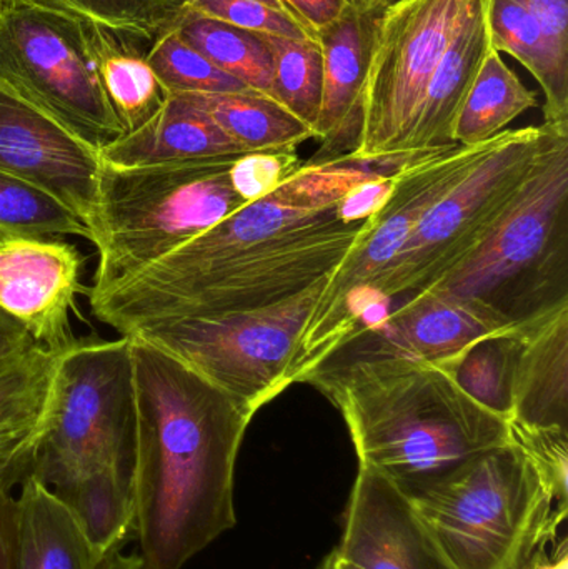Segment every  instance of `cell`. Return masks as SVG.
Returning <instances> with one entry per match:
<instances>
[{
  "mask_svg": "<svg viewBox=\"0 0 568 569\" xmlns=\"http://www.w3.org/2000/svg\"><path fill=\"white\" fill-rule=\"evenodd\" d=\"M490 49L489 0H484L456 33L430 79L419 120L407 143V156L452 146L457 117Z\"/></svg>",
  "mask_w": 568,
  "mask_h": 569,
  "instance_id": "ffe728a7",
  "label": "cell"
},
{
  "mask_svg": "<svg viewBox=\"0 0 568 569\" xmlns=\"http://www.w3.org/2000/svg\"><path fill=\"white\" fill-rule=\"evenodd\" d=\"M147 60L169 96H213L246 92V86L213 66L173 27L163 30L147 50Z\"/></svg>",
  "mask_w": 568,
  "mask_h": 569,
  "instance_id": "1f68e13d",
  "label": "cell"
},
{
  "mask_svg": "<svg viewBox=\"0 0 568 569\" xmlns=\"http://www.w3.org/2000/svg\"><path fill=\"white\" fill-rule=\"evenodd\" d=\"M32 345L36 343L29 333L17 321L0 311V360L22 353Z\"/></svg>",
  "mask_w": 568,
  "mask_h": 569,
  "instance_id": "60d3db41",
  "label": "cell"
},
{
  "mask_svg": "<svg viewBox=\"0 0 568 569\" xmlns=\"http://www.w3.org/2000/svg\"><path fill=\"white\" fill-rule=\"evenodd\" d=\"M100 169L102 159L96 149L0 82L2 172L42 187L92 230Z\"/></svg>",
  "mask_w": 568,
  "mask_h": 569,
  "instance_id": "4fadbf2b",
  "label": "cell"
},
{
  "mask_svg": "<svg viewBox=\"0 0 568 569\" xmlns=\"http://www.w3.org/2000/svg\"><path fill=\"white\" fill-rule=\"evenodd\" d=\"M60 353L36 343L0 360V453L36 447Z\"/></svg>",
  "mask_w": 568,
  "mask_h": 569,
  "instance_id": "7402d4cb",
  "label": "cell"
},
{
  "mask_svg": "<svg viewBox=\"0 0 568 569\" xmlns=\"http://www.w3.org/2000/svg\"><path fill=\"white\" fill-rule=\"evenodd\" d=\"M510 569H568L567 537L540 545L526 560Z\"/></svg>",
  "mask_w": 568,
  "mask_h": 569,
  "instance_id": "f35d334b",
  "label": "cell"
},
{
  "mask_svg": "<svg viewBox=\"0 0 568 569\" xmlns=\"http://www.w3.org/2000/svg\"><path fill=\"white\" fill-rule=\"evenodd\" d=\"M36 447L0 453V491L17 490L32 465Z\"/></svg>",
  "mask_w": 568,
  "mask_h": 569,
  "instance_id": "ab89813d",
  "label": "cell"
},
{
  "mask_svg": "<svg viewBox=\"0 0 568 569\" xmlns=\"http://www.w3.org/2000/svg\"><path fill=\"white\" fill-rule=\"evenodd\" d=\"M100 569H149L143 563L140 555H123L117 553L110 557Z\"/></svg>",
  "mask_w": 568,
  "mask_h": 569,
  "instance_id": "b9f144b4",
  "label": "cell"
},
{
  "mask_svg": "<svg viewBox=\"0 0 568 569\" xmlns=\"http://www.w3.org/2000/svg\"><path fill=\"white\" fill-rule=\"evenodd\" d=\"M509 440L532 461L559 510L568 511V430L507 421Z\"/></svg>",
  "mask_w": 568,
  "mask_h": 569,
  "instance_id": "d6a6232c",
  "label": "cell"
},
{
  "mask_svg": "<svg viewBox=\"0 0 568 569\" xmlns=\"http://www.w3.org/2000/svg\"><path fill=\"white\" fill-rule=\"evenodd\" d=\"M337 555L357 569H454L410 498L359 467Z\"/></svg>",
  "mask_w": 568,
  "mask_h": 569,
  "instance_id": "9a60e30c",
  "label": "cell"
},
{
  "mask_svg": "<svg viewBox=\"0 0 568 569\" xmlns=\"http://www.w3.org/2000/svg\"><path fill=\"white\" fill-rule=\"evenodd\" d=\"M496 139V137H494ZM494 139L479 146H444L409 157L393 172L389 196L367 219L300 335L293 383L370 325L372 290L422 217L486 156Z\"/></svg>",
  "mask_w": 568,
  "mask_h": 569,
  "instance_id": "ba28073f",
  "label": "cell"
},
{
  "mask_svg": "<svg viewBox=\"0 0 568 569\" xmlns=\"http://www.w3.org/2000/svg\"><path fill=\"white\" fill-rule=\"evenodd\" d=\"M239 157L152 167L102 162L92 229L99 263L89 298L127 282L246 207L230 180Z\"/></svg>",
  "mask_w": 568,
  "mask_h": 569,
  "instance_id": "8992f818",
  "label": "cell"
},
{
  "mask_svg": "<svg viewBox=\"0 0 568 569\" xmlns=\"http://www.w3.org/2000/svg\"><path fill=\"white\" fill-rule=\"evenodd\" d=\"M266 40L273 56L272 99L300 122L316 129L323 82L319 40L277 36H266Z\"/></svg>",
  "mask_w": 568,
  "mask_h": 569,
  "instance_id": "f546056e",
  "label": "cell"
},
{
  "mask_svg": "<svg viewBox=\"0 0 568 569\" xmlns=\"http://www.w3.org/2000/svg\"><path fill=\"white\" fill-rule=\"evenodd\" d=\"M327 358L302 383L342 413L359 457L409 497L509 441L506 418L477 403L439 363L387 355Z\"/></svg>",
  "mask_w": 568,
  "mask_h": 569,
  "instance_id": "7a4b0ae2",
  "label": "cell"
},
{
  "mask_svg": "<svg viewBox=\"0 0 568 569\" xmlns=\"http://www.w3.org/2000/svg\"><path fill=\"white\" fill-rule=\"evenodd\" d=\"M519 327L479 338L442 365L470 398L487 410L509 420L512 385L519 353Z\"/></svg>",
  "mask_w": 568,
  "mask_h": 569,
  "instance_id": "83f0119b",
  "label": "cell"
},
{
  "mask_svg": "<svg viewBox=\"0 0 568 569\" xmlns=\"http://www.w3.org/2000/svg\"><path fill=\"white\" fill-rule=\"evenodd\" d=\"M509 328L486 308L429 288L393 305L386 317L353 335L337 351L447 363L479 338Z\"/></svg>",
  "mask_w": 568,
  "mask_h": 569,
  "instance_id": "2e32d148",
  "label": "cell"
},
{
  "mask_svg": "<svg viewBox=\"0 0 568 569\" xmlns=\"http://www.w3.org/2000/svg\"><path fill=\"white\" fill-rule=\"evenodd\" d=\"M296 152L246 153L233 162L230 180L247 203L272 193L300 169Z\"/></svg>",
  "mask_w": 568,
  "mask_h": 569,
  "instance_id": "e575fe53",
  "label": "cell"
},
{
  "mask_svg": "<svg viewBox=\"0 0 568 569\" xmlns=\"http://www.w3.org/2000/svg\"><path fill=\"white\" fill-rule=\"evenodd\" d=\"M247 153L296 152L316 133L272 97L246 92L190 96Z\"/></svg>",
  "mask_w": 568,
  "mask_h": 569,
  "instance_id": "cb8c5ba5",
  "label": "cell"
},
{
  "mask_svg": "<svg viewBox=\"0 0 568 569\" xmlns=\"http://www.w3.org/2000/svg\"><path fill=\"white\" fill-rule=\"evenodd\" d=\"M132 338L136 541L149 569H183L237 523L233 477L252 415Z\"/></svg>",
  "mask_w": 568,
  "mask_h": 569,
  "instance_id": "6da1fadb",
  "label": "cell"
},
{
  "mask_svg": "<svg viewBox=\"0 0 568 569\" xmlns=\"http://www.w3.org/2000/svg\"><path fill=\"white\" fill-rule=\"evenodd\" d=\"M454 569H510L556 540L567 511L514 441L409 495Z\"/></svg>",
  "mask_w": 568,
  "mask_h": 569,
  "instance_id": "52a82bcc",
  "label": "cell"
},
{
  "mask_svg": "<svg viewBox=\"0 0 568 569\" xmlns=\"http://www.w3.org/2000/svg\"><path fill=\"white\" fill-rule=\"evenodd\" d=\"M190 96H167L162 109L140 129L100 152L113 167L172 166L246 156Z\"/></svg>",
  "mask_w": 568,
  "mask_h": 569,
  "instance_id": "d6986e66",
  "label": "cell"
},
{
  "mask_svg": "<svg viewBox=\"0 0 568 569\" xmlns=\"http://www.w3.org/2000/svg\"><path fill=\"white\" fill-rule=\"evenodd\" d=\"M172 27L213 66L247 89L272 97L273 56L266 36L209 19L183 6Z\"/></svg>",
  "mask_w": 568,
  "mask_h": 569,
  "instance_id": "484cf974",
  "label": "cell"
},
{
  "mask_svg": "<svg viewBox=\"0 0 568 569\" xmlns=\"http://www.w3.org/2000/svg\"><path fill=\"white\" fill-rule=\"evenodd\" d=\"M3 0H0V12H2Z\"/></svg>",
  "mask_w": 568,
  "mask_h": 569,
  "instance_id": "bcb514c9",
  "label": "cell"
},
{
  "mask_svg": "<svg viewBox=\"0 0 568 569\" xmlns=\"http://www.w3.org/2000/svg\"><path fill=\"white\" fill-rule=\"evenodd\" d=\"M317 569H357L353 565H350L349 561L343 560L337 555V551L333 550L332 553L327 555L323 558L322 563L317 567Z\"/></svg>",
  "mask_w": 568,
  "mask_h": 569,
  "instance_id": "7bdbcfd3",
  "label": "cell"
},
{
  "mask_svg": "<svg viewBox=\"0 0 568 569\" xmlns=\"http://www.w3.org/2000/svg\"><path fill=\"white\" fill-rule=\"evenodd\" d=\"M182 6L200 16L249 32L287 39L316 40L289 13L280 12L257 0H182Z\"/></svg>",
  "mask_w": 568,
  "mask_h": 569,
  "instance_id": "836d02e7",
  "label": "cell"
},
{
  "mask_svg": "<svg viewBox=\"0 0 568 569\" xmlns=\"http://www.w3.org/2000/svg\"><path fill=\"white\" fill-rule=\"evenodd\" d=\"M430 288L472 301L510 327L568 301V133L544 150L480 246Z\"/></svg>",
  "mask_w": 568,
  "mask_h": 569,
  "instance_id": "5b68a950",
  "label": "cell"
},
{
  "mask_svg": "<svg viewBox=\"0 0 568 569\" xmlns=\"http://www.w3.org/2000/svg\"><path fill=\"white\" fill-rule=\"evenodd\" d=\"M30 473L107 560L136 540L132 338L76 340L60 353Z\"/></svg>",
  "mask_w": 568,
  "mask_h": 569,
  "instance_id": "3957f363",
  "label": "cell"
},
{
  "mask_svg": "<svg viewBox=\"0 0 568 569\" xmlns=\"http://www.w3.org/2000/svg\"><path fill=\"white\" fill-rule=\"evenodd\" d=\"M83 260L57 237L0 236V311L47 350L72 347L70 315L82 291Z\"/></svg>",
  "mask_w": 568,
  "mask_h": 569,
  "instance_id": "5bb4252c",
  "label": "cell"
},
{
  "mask_svg": "<svg viewBox=\"0 0 568 569\" xmlns=\"http://www.w3.org/2000/svg\"><path fill=\"white\" fill-rule=\"evenodd\" d=\"M376 13L352 3L336 23L319 33L323 62L322 103L313 132L322 147L312 163L349 156L359 142Z\"/></svg>",
  "mask_w": 568,
  "mask_h": 569,
  "instance_id": "e0dca14e",
  "label": "cell"
},
{
  "mask_svg": "<svg viewBox=\"0 0 568 569\" xmlns=\"http://www.w3.org/2000/svg\"><path fill=\"white\" fill-rule=\"evenodd\" d=\"M140 40L103 27L99 32L100 77L126 133L149 122L169 96L150 67L147 52L139 49Z\"/></svg>",
  "mask_w": 568,
  "mask_h": 569,
  "instance_id": "d4e9b609",
  "label": "cell"
},
{
  "mask_svg": "<svg viewBox=\"0 0 568 569\" xmlns=\"http://www.w3.org/2000/svg\"><path fill=\"white\" fill-rule=\"evenodd\" d=\"M283 3L316 40H319L320 32L329 29L352 6L350 0H283Z\"/></svg>",
  "mask_w": 568,
  "mask_h": 569,
  "instance_id": "8d00e7d4",
  "label": "cell"
},
{
  "mask_svg": "<svg viewBox=\"0 0 568 569\" xmlns=\"http://www.w3.org/2000/svg\"><path fill=\"white\" fill-rule=\"evenodd\" d=\"M100 29L26 3L0 12V82L99 153L126 133L100 77Z\"/></svg>",
  "mask_w": 568,
  "mask_h": 569,
  "instance_id": "8fae6325",
  "label": "cell"
},
{
  "mask_svg": "<svg viewBox=\"0 0 568 569\" xmlns=\"http://www.w3.org/2000/svg\"><path fill=\"white\" fill-rule=\"evenodd\" d=\"M17 569H100V555L66 503L32 473L17 487Z\"/></svg>",
  "mask_w": 568,
  "mask_h": 569,
  "instance_id": "44dd1931",
  "label": "cell"
},
{
  "mask_svg": "<svg viewBox=\"0 0 568 569\" xmlns=\"http://www.w3.org/2000/svg\"><path fill=\"white\" fill-rule=\"evenodd\" d=\"M534 107L537 93L520 82L497 50L490 49L457 117L452 142L466 147L487 142Z\"/></svg>",
  "mask_w": 568,
  "mask_h": 569,
  "instance_id": "4316f807",
  "label": "cell"
},
{
  "mask_svg": "<svg viewBox=\"0 0 568 569\" xmlns=\"http://www.w3.org/2000/svg\"><path fill=\"white\" fill-rule=\"evenodd\" d=\"M257 2L266 3V6L273 7V9L280 10V12L289 13L290 17H293L290 13L289 7L283 3V0H257ZM296 19V17H293Z\"/></svg>",
  "mask_w": 568,
  "mask_h": 569,
  "instance_id": "f6af8a7d",
  "label": "cell"
},
{
  "mask_svg": "<svg viewBox=\"0 0 568 569\" xmlns=\"http://www.w3.org/2000/svg\"><path fill=\"white\" fill-rule=\"evenodd\" d=\"M16 490L0 491V569H17Z\"/></svg>",
  "mask_w": 568,
  "mask_h": 569,
  "instance_id": "74e56055",
  "label": "cell"
},
{
  "mask_svg": "<svg viewBox=\"0 0 568 569\" xmlns=\"http://www.w3.org/2000/svg\"><path fill=\"white\" fill-rule=\"evenodd\" d=\"M484 0H393L373 17L363 87L362 127L343 159H406L427 87L452 42Z\"/></svg>",
  "mask_w": 568,
  "mask_h": 569,
  "instance_id": "7c38bea8",
  "label": "cell"
},
{
  "mask_svg": "<svg viewBox=\"0 0 568 569\" xmlns=\"http://www.w3.org/2000/svg\"><path fill=\"white\" fill-rule=\"evenodd\" d=\"M0 236L79 237L93 242L90 227L42 187L0 170Z\"/></svg>",
  "mask_w": 568,
  "mask_h": 569,
  "instance_id": "f1b7e54d",
  "label": "cell"
},
{
  "mask_svg": "<svg viewBox=\"0 0 568 569\" xmlns=\"http://www.w3.org/2000/svg\"><path fill=\"white\" fill-rule=\"evenodd\" d=\"M73 17L117 33L156 39L176 23L182 0H3Z\"/></svg>",
  "mask_w": 568,
  "mask_h": 569,
  "instance_id": "4dcf8cb0",
  "label": "cell"
},
{
  "mask_svg": "<svg viewBox=\"0 0 568 569\" xmlns=\"http://www.w3.org/2000/svg\"><path fill=\"white\" fill-rule=\"evenodd\" d=\"M536 16L560 70L568 73V0H524Z\"/></svg>",
  "mask_w": 568,
  "mask_h": 569,
  "instance_id": "d590c367",
  "label": "cell"
},
{
  "mask_svg": "<svg viewBox=\"0 0 568 569\" xmlns=\"http://www.w3.org/2000/svg\"><path fill=\"white\" fill-rule=\"evenodd\" d=\"M562 127L504 130L486 156L410 233L372 290L370 325L389 308L432 287L489 236ZM369 325V327H370Z\"/></svg>",
  "mask_w": 568,
  "mask_h": 569,
  "instance_id": "9c48e42d",
  "label": "cell"
},
{
  "mask_svg": "<svg viewBox=\"0 0 568 569\" xmlns=\"http://www.w3.org/2000/svg\"><path fill=\"white\" fill-rule=\"evenodd\" d=\"M492 49L519 60L539 82L544 123L568 129V73L559 69L536 16L524 0H489Z\"/></svg>",
  "mask_w": 568,
  "mask_h": 569,
  "instance_id": "603a6c76",
  "label": "cell"
},
{
  "mask_svg": "<svg viewBox=\"0 0 568 569\" xmlns=\"http://www.w3.org/2000/svg\"><path fill=\"white\" fill-rule=\"evenodd\" d=\"M350 2L359 6L360 9L367 10V12H379L382 7L387 3L393 2V0H350Z\"/></svg>",
  "mask_w": 568,
  "mask_h": 569,
  "instance_id": "ee69618b",
  "label": "cell"
},
{
  "mask_svg": "<svg viewBox=\"0 0 568 569\" xmlns=\"http://www.w3.org/2000/svg\"><path fill=\"white\" fill-rule=\"evenodd\" d=\"M517 327L520 345L509 420L568 430V301Z\"/></svg>",
  "mask_w": 568,
  "mask_h": 569,
  "instance_id": "ac0fdd59",
  "label": "cell"
},
{
  "mask_svg": "<svg viewBox=\"0 0 568 569\" xmlns=\"http://www.w3.org/2000/svg\"><path fill=\"white\" fill-rule=\"evenodd\" d=\"M327 279L269 307L223 317L157 321L127 337L176 358L253 417L293 385L300 335Z\"/></svg>",
  "mask_w": 568,
  "mask_h": 569,
  "instance_id": "30bf717a",
  "label": "cell"
},
{
  "mask_svg": "<svg viewBox=\"0 0 568 569\" xmlns=\"http://www.w3.org/2000/svg\"><path fill=\"white\" fill-rule=\"evenodd\" d=\"M350 220L363 219L356 217L347 199L317 190L300 166L269 196L230 213L127 282L90 297V311L127 337L159 321L180 298L217 273Z\"/></svg>",
  "mask_w": 568,
  "mask_h": 569,
  "instance_id": "277c9868",
  "label": "cell"
}]
</instances>
